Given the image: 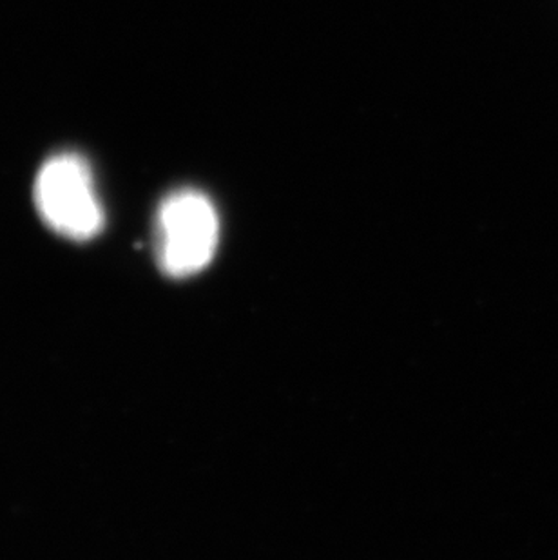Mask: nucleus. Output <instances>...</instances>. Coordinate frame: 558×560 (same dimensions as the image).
<instances>
[{
	"mask_svg": "<svg viewBox=\"0 0 558 560\" xmlns=\"http://www.w3.org/2000/svg\"><path fill=\"white\" fill-rule=\"evenodd\" d=\"M220 242L212 201L196 189L174 190L156 217V254L165 275L187 278L211 264Z\"/></svg>",
	"mask_w": 558,
	"mask_h": 560,
	"instance_id": "f257e3e1",
	"label": "nucleus"
},
{
	"mask_svg": "<svg viewBox=\"0 0 558 560\" xmlns=\"http://www.w3.org/2000/svg\"><path fill=\"white\" fill-rule=\"evenodd\" d=\"M35 206L49 229L73 242L95 238L104 228L101 198L90 165L80 154H57L40 167Z\"/></svg>",
	"mask_w": 558,
	"mask_h": 560,
	"instance_id": "f03ea898",
	"label": "nucleus"
}]
</instances>
